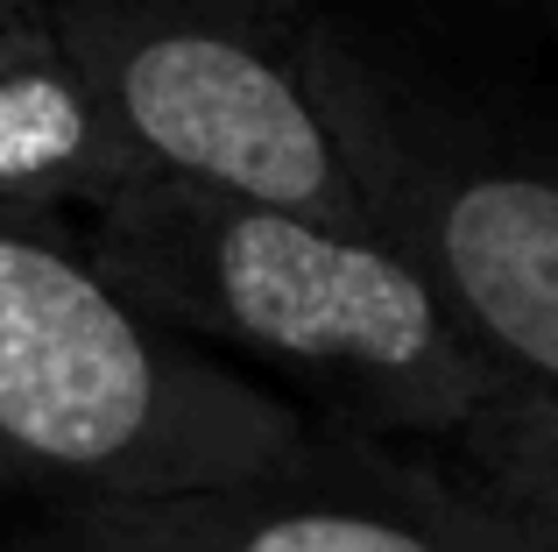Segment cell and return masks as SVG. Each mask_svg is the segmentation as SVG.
I'll return each instance as SVG.
<instances>
[{
    "label": "cell",
    "instance_id": "4",
    "mask_svg": "<svg viewBox=\"0 0 558 552\" xmlns=\"http://www.w3.org/2000/svg\"><path fill=\"white\" fill-rule=\"evenodd\" d=\"M43 14L142 170L368 227L304 85V22L276 28L269 0H43Z\"/></svg>",
    "mask_w": 558,
    "mask_h": 552
},
{
    "label": "cell",
    "instance_id": "3",
    "mask_svg": "<svg viewBox=\"0 0 558 552\" xmlns=\"http://www.w3.org/2000/svg\"><path fill=\"white\" fill-rule=\"evenodd\" d=\"M304 85L332 128L361 220L432 284L481 369L558 397V170L432 121L340 22H304Z\"/></svg>",
    "mask_w": 558,
    "mask_h": 552
},
{
    "label": "cell",
    "instance_id": "6",
    "mask_svg": "<svg viewBox=\"0 0 558 552\" xmlns=\"http://www.w3.org/2000/svg\"><path fill=\"white\" fill-rule=\"evenodd\" d=\"M135 170L142 156L121 142V128L64 57L0 64V206L85 220Z\"/></svg>",
    "mask_w": 558,
    "mask_h": 552
},
{
    "label": "cell",
    "instance_id": "7",
    "mask_svg": "<svg viewBox=\"0 0 558 552\" xmlns=\"http://www.w3.org/2000/svg\"><path fill=\"white\" fill-rule=\"evenodd\" d=\"M460 475L523 531L531 552H558V397L502 389L452 432Z\"/></svg>",
    "mask_w": 558,
    "mask_h": 552
},
{
    "label": "cell",
    "instance_id": "9",
    "mask_svg": "<svg viewBox=\"0 0 558 552\" xmlns=\"http://www.w3.org/2000/svg\"><path fill=\"white\" fill-rule=\"evenodd\" d=\"M0 482H14V468H8V454H0Z\"/></svg>",
    "mask_w": 558,
    "mask_h": 552
},
{
    "label": "cell",
    "instance_id": "2",
    "mask_svg": "<svg viewBox=\"0 0 558 552\" xmlns=\"http://www.w3.org/2000/svg\"><path fill=\"white\" fill-rule=\"evenodd\" d=\"M326 440L304 404L142 312L64 213L0 206V454L71 503L247 482Z\"/></svg>",
    "mask_w": 558,
    "mask_h": 552
},
{
    "label": "cell",
    "instance_id": "1",
    "mask_svg": "<svg viewBox=\"0 0 558 552\" xmlns=\"http://www.w3.org/2000/svg\"><path fill=\"white\" fill-rule=\"evenodd\" d=\"M93 263L219 361H255L347 432L452 440L502 397L417 269L368 227L135 170L85 213Z\"/></svg>",
    "mask_w": 558,
    "mask_h": 552
},
{
    "label": "cell",
    "instance_id": "5",
    "mask_svg": "<svg viewBox=\"0 0 558 552\" xmlns=\"http://www.w3.org/2000/svg\"><path fill=\"white\" fill-rule=\"evenodd\" d=\"M28 552H531L466 475L375 454L361 432L178 496L64 503Z\"/></svg>",
    "mask_w": 558,
    "mask_h": 552
},
{
    "label": "cell",
    "instance_id": "8",
    "mask_svg": "<svg viewBox=\"0 0 558 552\" xmlns=\"http://www.w3.org/2000/svg\"><path fill=\"white\" fill-rule=\"evenodd\" d=\"M14 57H64L43 0H0V64H14Z\"/></svg>",
    "mask_w": 558,
    "mask_h": 552
}]
</instances>
